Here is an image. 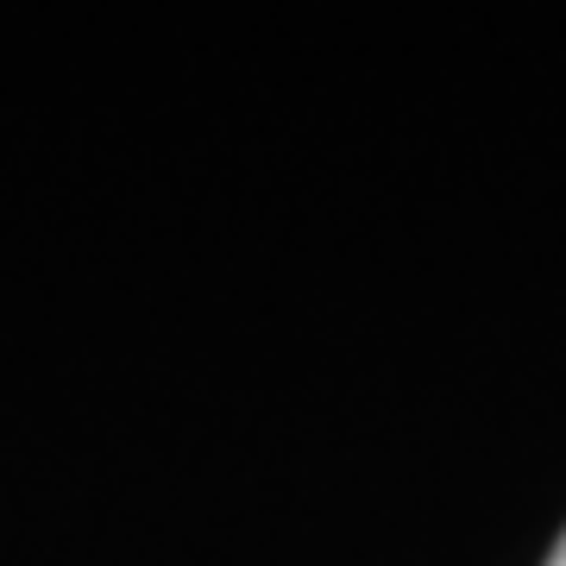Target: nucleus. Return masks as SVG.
<instances>
[{"instance_id":"f257e3e1","label":"nucleus","mask_w":566,"mask_h":566,"mask_svg":"<svg viewBox=\"0 0 566 566\" xmlns=\"http://www.w3.org/2000/svg\"><path fill=\"white\" fill-rule=\"evenodd\" d=\"M547 566H566V535H560V547H554V554H547Z\"/></svg>"}]
</instances>
